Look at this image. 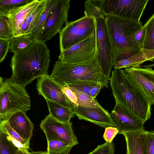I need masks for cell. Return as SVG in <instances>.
<instances>
[{
  "label": "cell",
  "mask_w": 154,
  "mask_h": 154,
  "mask_svg": "<svg viewBox=\"0 0 154 154\" xmlns=\"http://www.w3.org/2000/svg\"><path fill=\"white\" fill-rule=\"evenodd\" d=\"M50 62V51L45 42L35 40L23 51L14 54L10 79L25 87L35 79L48 73Z\"/></svg>",
  "instance_id": "cell-1"
},
{
  "label": "cell",
  "mask_w": 154,
  "mask_h": 154,
  "mask_svg": "<svg viewBox=\"0 0 154 154\" xmlns=\"http://www.w3.org/2000/svg\"><path fill=\"white\" fill-rule=\"evenodd\" d=\"M110 86L118 103L130 110L144 122L151 115L149 102L122 69L112 72Z\"/></svg>",
  "instance_id": "cell-2"
},
{
  "label": "cell",
  "mask_w": 154,
  "mask_h": 154,
  "mask_svg": "<svg viewBox=\"0 0 154 154\" xmlns=\"http://www.w3.org/2000/svg\"><path fill=\"white\" fill-rule=\"evenodd\" d=\"M51 75L62 88L77 81L96 82L100 83L103 88L108 87V80L101 68L97 49L94 56L83 62L68 63L56 61Z\"/></svg>",
  "instance_id": "cell-3"
},
{
  "label": "cell",
  "mask_w": 154,
  "mask_h": 154,
  "mask_svg": "<svg viewBox=\"0 0 154 154\" xmlns=\"http://www.w3.org/2000/svg\"><path fill=\"white\" fill-rule=\"evenodd\" d=\"M104 17L113 49L115 64L131 57L142 49L136 43L134 37L143 26L142 22L112 15Z\"/></svg>",
  "instance_id": "cell-4"
},
{
  "label": "cell",
  "mask_w": 154,
  "mask_h": 154,
  "mask_svg": "<svg viewBox=\"0 0 154 154\" xmlns=\"http://www.w3.org/2000/svg\"><path fill=\"white\" fill-rule=\"evenodd\" d=\"M31 106L30 97L23 85L0 78V122L7 121L13 114L26 112Z\"/></svg>",
  "instance_id": "cell-5"
},
{
  "label": "cell",
  "mask_w": 154,
  "mask_h": 154,
  "mask_svg": "<svg viewBox=\"0 0 154 154\" xmlns=\"http://www.w3.org/2000/svg\"><path fill=\"white\" fill-rule=\"evenodd\" d=\"M149 0H93V6L105 16L112 15L140 22Z\"/></svg>",
  "instance_id": "cell-6"
},
{
  "label": "cell",
  "mask_w": 154,
  "mask_h": 154,
  "mask_svg": "<svg viewBox=\"0 0 154 154\" xmlns=\"http://www.w3.org/2000/svg\"><path fill=\"white\" fill-rule=\"evenodd\" d=\"M92 17L95 23L96 48L98 58L103 73L110 80L112 69L115 64L113 49L105 17L96 14Z\"/></svg>",
  "instance_id": "cell-7"
},
{
  "label": "cell",
  "mask_w": 154,
  "mask_h": 154,
  "mask_svg": "<svg viewBox=\"0 0 154 154\" xmlns=\"http://www.w3.org/2000/svg\"><path fill=\"white\" fill-rule=\"evenodd\" d=\"M95 31L94 18L84 16L69 22L59 33L60 51L66 50L91 36Z\"/></svg>",
  "instance_id": "cell-8"
},
{
  "label": "cell",
  "mask_w": 154,
  "mask_h": 154,
  "mask_svg": "<svg viewBox=\"0 0 154 154\" xmlns=\"http://www.w3.org/2000/svg\"><path fill=\"white\" fill-rule=\"evenodd\" d=\"M70 0H57L50 11L37 40L46 42L60 33L67 24Z\"/></svg>",
  "instance_id": "cell-9"
},
{
  "label": "cell",
  "mask_w": 154,
  "mask_h": 154,
  "mask_svg": "<svg viewBox=\"0 0 154 154\" xmlns=\"http://www.w3.org/2000/svg\"><path fill=\"white\" fill-rule=\"evenodd\" d=\"M72 125V122H62L48 115L42 121L40 127L45 134L47 142L59 140L74 146L79 143Z\"/></svg>",
  "instance_id": "cell-10"
},
{
  "label": "cell",
  "mask_w": 154,
  "mask_h": 154,
  "mask_svg": "<svg viewBox=\"0 0 154 154\" xmlns=\"http://www.w3.org/2000/svg\"><path fill=\"white\" fill-rule=\"evenodd\" d=\"M96 49L95 30L87 38L66 50L60 51L58 60L68 63L83 62L94 56Z\"/></svg>",
  "instance_id": "cell-11"
},
{
  "label": "cell",
  "mask_w": 154,
  "mask_h": 154,
  "mask_svg": "<svg viewBox=\"0 0 154 154\" xmlns=\"http://www.w3.org/2000/svg\"><path fill=\"white\" fill-rule=\"evenodd\" d=\"M128 76L137 86L151 105H154V70L152 68H125Z\"/></svg>",
  "instance_id": "cell-12"
},
{
  "label": "cell",
  "mask_w": 154,
  "mask_h": 154,
  "mask_svg": "<svg viewBox=\"0 0 154 154\" xmlns=\"http://www.w3.org/2000/svg\"><path fill=\"white\" fill-rule=\"evenodd\" d=\"M110 114L119 134L143 129L145 122L118 103Z\"/></svg>",
  "instance_id": "cell-13"
},
{
  "label": "cell",
  "mask_w": 154,
  "mask_h": 154,
  "mask_svg": "<svg viewBox=\"0 0 154 154\" xmlns=\"http://www.w3.org/2000/svg\"><path fill=\"white\" fill-rule=\"evenodd\" d=\"M36 88L45 100L59 103L70 109L73 108L64 93L63 88L47 74L37 79Z\"/></svg>",
  "instance_id": "cell-14"
},
{
  "label": "cell",
  "mask_w": 154,
  "mask_h": 154,
  "mask_svg": "<svg viewBox=\"0 0 154 154\" xmlns=\"http://www.w3.org/2000/svg\"><path fill=\"white\" fill-rule=\"evenodd\" d=\"M79 119L90 122L104 128L114 127L111 114L101 106L89 108L78 106L72 109Z\"/></svg>",
  "instance_id": "cell-15"
},
{
  "label": "cell",
  "mask_w": 154,
  "mask_h": 154,
  "mask_svg": "<svg viewBox=\"0 0 154 154\" xmlns=\"http://www.w3.org/2000/svg\"><path fill=\"white\" fill-rule=\"evenodd\" d=\"M33 0L23 6L14 8L7 12L0 11L6 17L8 22L15 37L21 34V28L26 17L31 11L40 2Z\"/></svg>",
  "instance_id": "cell-16"
},
{
  "label": "cell",
  "mask_w": 154,
  "mask_h": 154,
  "mask_svg": "<svg viewBox=\"0 0 154 154\" xmlns=\"http://www.w3.org/2000/svg\"><path fill=\"white\" fill-rule=\"evenodd\" d=\"M22 111L12 115L7 121L10 126L26 142L29 143L34 128V124Z\"/></svg>",
  "instance_id": "cell-17"
},
{
  "label": "cell",
  "mask_w": 154,
  "mask_h": 154,
  "mask_svg": "<svg viewBox=\"0 0 154 154\" xmlns=\"http://www.w3.org/2000/svg\"><path fill=\"white\" fill-rule=\"evenodd\" d=\"M126 143V154H145L146 131L143 129L122 134Z\"/></svg>",
  "instance_id": "cell-18"
},
{
  "label": "cell",
  "mask_w": 154,
  "mask_h": 154,
  "mask_svg": "<svg viewBox=\"0 0 154 154\" xmlns=\"http://www.w3.org/2000/svg\"><path fill=\"white\" fill-rule=\"evenodd\" d=\"M154 59V50L142 49L131 57L116 63L114 67L115 69L137 67L146 61L152 62Z\"/></svg>",
  "instance_id": "cell-19"
},
{
  "label": "cell",
  "mask_w": 154,
  "mask_h": 154,
  "mask_svg": "<svg viewBox=\"0 0 154 154\" xmlns=\"http://www.w3.org/2000/svg\"><path fill=\"white\" fill-rule=\"evenodd\" d=\"M48 0H40L39 3L29 12L21 28V34H30L46 6Z\"/></svg>",
  "instance_id": "cell-20"
},
{
  "label": "cell",
  "mask_w": 154,
  "mask_h": 154,
  "mask_svg": "<svg viewBox=\"0 0 154 154\" xmlns=\"http://www.w3.org/2000/svg\"><path fill=\"white\" fill-rule=\"evenodd\" d=\"M49 109V115L62 122H69L75 115L72 109L57 103L45 100Z\"/></svg>",
  "instance_id": "cell-21"
},
{
  "label": "cell",
  "mask_w": 154,
  "mask_h": 154,
  "mask_svg": "<svg viewBox=\"0 0 154 154\" xmlns=\"http://www.w3.org/2000/svg\"><path fill=\"white\" fill-rule=\"evenodd\" d=\"M0 132L8 136L19 149L28 151L29 143L26 142L12 128L7 121L0 122Z\"/></svg>",
  "instance_id": "cell-22"
},
{
  "label": "cell",
  "mask_w": 154,
  "mask_h": 154,
  "mask_svg": "<svg viewBox=\"0 0 154 154\" xmlns=\"http://www.w3.org/2000/svg\"><path fill=\"white\" fill-rule=\"evenodd\" d=\"M34 41L30 34H23L11 40L9 48L12 52L16 54L28 47Z\"/></svg>",
  "instance_id": "cell-23"
},
{
  "label": "cell",
  "mask_w": 154,
  "mask_h": 154,
  "mask_svg": "<svg viewBox=\"0 0 154 154\" xmlns=\"http://www.w3.org/2000/svg\"><path fill=\"white\" fill-rule=\"evenodd\" d=\"M145 34L143 49L154 50V13L143 25Z\"/></svg>",
  "instance_id": "cell-24"
},
{
  "label": "cell",
  "mask_w": 154,
  "mask_h": 154,
  "mask_svg": "<svg viewBox=\"0 0 154 154\" xmlns=\"http://www.w3.org/2000/svg\"><path fill=\"white\" fill-rule=\"evenodd\" d=\"M73 146L62 140H51L48 142L46 152L49 154H68Z\"/></svg>",
  "instance_id": "cell-25"
},
{
  "label": "cell",
  "mask_w": 154,
  "mask_h": 154,
  "mask_svg": "<svg viewBox=\"0 0 154 154\" xmlns=\"http://www.w3.org/2000/svg\"><path fill=\"white\" fill-rule=\"evenodd\" d=\"M57 0H48L46 6L32 31L30 34L34 40H36L40 35L48 16Z\"/></svg>",
  "instance_id": "cell-26"
},
{
  "label": "cell",
  "mask_w": 154,
  "mask_h": 154,
  "mask_svg": "<svg viewBox=\"0 0 154 154\" xmlns=\"http://www.w3.org/2000/svg\"><path fill=\"white\" fill-rule=\"evenodd\" d=\"M68 87L75 94L79 106L89 108H96L101 106L97 100L90 95L74 88Z\"/></svg>",
  "instance_id": "cell-27"
},
{
  "label": "cell",
  "mask_w": 154,
  "mask_h": 154,
  "mask_svg": "<svg viewBox=\"0 0 154 154\" xmlns=\"http://www.w3.org/2000/svg\"><path fill=\"white\" fill-rule=\"evenodd\" d=\"M18 149L8 136L0 132V154H17Z\"/></svg>",
  "instance_id": "cell-28"
},
{
  "label": "cell",
  "mask_w": 154,
  "mask_h": 154,
  "mask_svg": "<svg viewBox=\"0 0 154 154\" xmlns=\"http://www.w3.org/2000/svg\"><path fill=\"white\" fill-rule=\"evenodd\" d=\"M14 37L6 17L0 12V39L11 40Z\"/></svg>",
  "instance_id": "cell-29"
},
{
  "label": "cell",
  "mask_w": 154,
  "mask_h": 154,
  "mask_svg": "<svg viewBox=\"0 0 154 154\" xmlns=\"http://www.w3.org/2000/svg\"><path fill=\"white\" fill-rule=\"evenodd\" d=\"M33 0H0V11L7 12L10 10L19 7Z\"/></svg>",
  "instance_id": "cell-30"
},
{
  "label": "cell",
  "mask_w": 154,
  "mask_h": 154,
  "mask_svg": "<svg viewBox=\"0 0 154 154\" xmlns=\"http://www.w3.org/2000/svg\"><path fill=\"white\" fill-rule=\"evenodd\" d=\"M98 83L92 82L77 81L67 85L66 86L74 88L90 95L91 89Z\"/></svg>",
  "instance_id": "cell-31"
},
{
  "label": "cell",
  "mask_w": 154,
  "mask_h": 154,
  "mask_svg": "<svg viewBox=\"0 0 154 154\" xmlns=\"http://www.w3.org/2000/svg\"><path fill=\"white\" fill-rule=\"evenodd\" d=\"M114 144L106 142L99 145L93 151L88 154H114Z\"/></svg>",
  "instance_id": "cell-32"
},
{
  "label": "cell",
  "mask_w": 154,
  "mask_h": 154,
  "mask_svg": "<svg viewBox=\"0 0 154 154\" xmlns=\"http://www.w3.org/2000/svg\"><path fill=\"white\" fill-rule=\"evenodd\" d=\"M145 154H154V131H146Z\"/></svg>",
  "instance_id": "cell-33"
},
{
  "label": "cell",
  "mask_w": 154,
  "mask_h": 154,
  "mask_svg": "<svg viewBox=\"0 0 154 154\" xmlns=\"http://www.w3.org/2000/svg\"><path fill=\"white\" fill-rule=\"evenodd\" d=\"M119 132V131L116 128L108 127L105 128L103 137L106 142L111 143Z\"/></svg>",
  "instance_id": "cell-34"
},
{
  "label": "cell",
  "mask_w": 154,
  "mask_h": 154,
  "mask_svg": "<svg viewBox=\"0 0 154 154\" xmlns=\"http://www.w3.org/2000/svg\"><path fill=\"white\" fill-rule=\"evenodd\" d=\"M63 90L73 109L78 106L79 105L76 97L72 91L67 86L63 87Z\"/></svg>",
  "instance_id": "cell-35"
},
{
  "label": "cell",
  "mask_w": 154,
  "mask_h": 154,
  "mask_svg": "<svg viewBox=\"0 0 154 154\" xmlns=\"http://www.w3.org/2000/svg\"><path fill=\"white\" fill-rule=\"evenodd\" d=\"M11 40L0 39V62L1 63L7 55Z\"/></svg>",
  "instance_id": "cell-36"
},
{
  "label": "cell",
  "mask_w": 154,
  "mask_h": 154,
  "mask_svg": "<svg viewBox=\"0 0 154 154\" xmlns=\"http://www.w3.org/2000/svg\"><path fill=\"white\" fill-rule=\"evenodd\" d=\"M145 34V30L143 27L135 33L134 37L136 43L141 49H143Z\"/></svg>",
  "instance_id": "cell-37"
},
{
  "label": "cell",
  "mask_w": 154,
  "mask_h": 154,
  "mask_svg": "<svg viewBox=\"0 0 154 154\" xmlns=\"http://www.w3.org/2000/svg\"><path fill=\"white\" fill-rule=\"evenodd\" d=\"M102 88H103L102 86L100 83H98L94 86L91 90L90 94L91 96L93 98H95Z\"/></svg>",
  "instance_id": "cell-38"
},
{
  "label": "cell",
  "mask_w": 154,
  "mask_h": 154,
  "mask_svg": "<svg viewBox=\"0 0 154 154\" xmlns=\"http://www.w3.org/2000/svg\"><path fill=\"white\" fill-rule=\"evenodd\" d=\"M17 154H30L29 151H26L21 149H18Z\"/></svg>",
  "instance_id": "cell-39"
},
{
  "label": "cell",
  "mask_w": 154,
  "mask_h": 154,
  "mask_svg": "<svg viewBox=\"0 0 154 154\" xmlns=\"http://www.w3.org/2000/svg\"><path fill=\"white\" fill-rule=\"evenodd\" d=\"M30 154H49L46 152L38 151L37 152H30Z\"/></svg>",
  "instance_id": "cell-40"
},
{
  "label": "cell",
  "mask_w": 154,
  "mask_h": 154,
  "mask_svg": "<svg viewBox=\"0 0 154 154\" xmlns=\"http://www.w3.org/2000/svg\"><path fill=\"white\" fill-rule=\"evenodd\" d=\"M154 67V61H153V63H152L149 65L142 66V67L143 68H152V67Z\"/></svg>",
  "instance_id": "cell-41"
}]
</instances>
